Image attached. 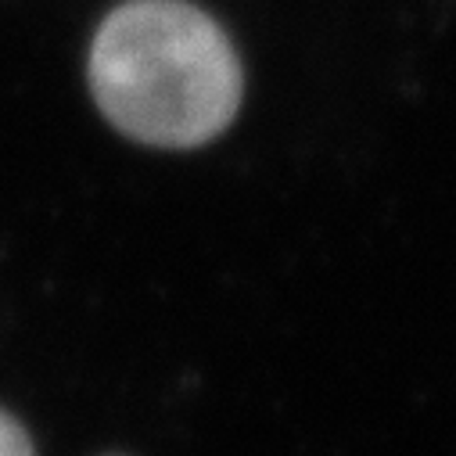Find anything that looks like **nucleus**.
<instances>
[{
	"mask_svg": "<svg viewBox=\"0 0 456 456\" xmlns=\"http://www.w3.org/2000/svg\"><path fill=\"white\" fill-rule=\"evenodd\" d=\"M241 61L223 29L183 0H130L90 47L104 119L151 148H198L241 108Z\"/></svg>",
	"mask_w": 456,
	"mask_h": 456,
	"instance_id": "obj_1",
	"label": "nucleus"
},
{
	"mask_svg": "<svg viewBox=\"0 0 456 456\" xmlns=\"http://www.w3.org/2000/svg\"><path fill=\"white\" fill-rule=\"evenodd\" d=\"M0 456H33L26 431L8 413H0Z\"/></svg>",
	"mask_w": 456,
	"mask_h": 456,
	"instance_id": "obj_2",
	"label": "nucleus"
}]
</instances>
